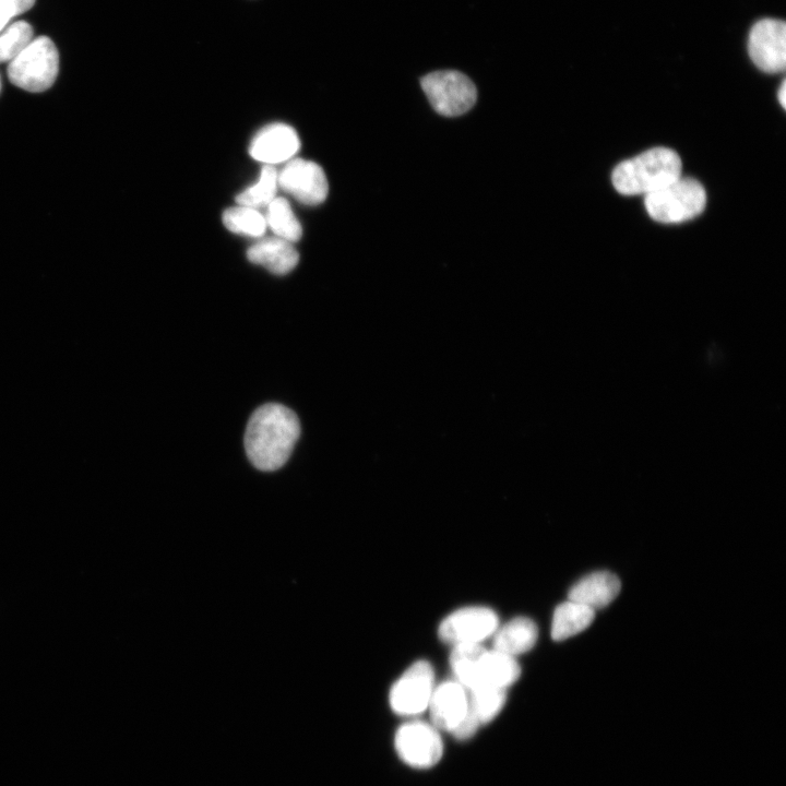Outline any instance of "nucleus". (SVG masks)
Segmentation results:
<instances>
[{
    "instance_id": "nucleus-10",
    "label": "nucleus",
    "mask_w": 786,
    "mask_h": 786,
    "mask_svg": "<svg viewBox=\"0 0 786 786\" xmlns=\"http://www.w3.org/2000/svg\"><path fill=\"white\" fill-rule=\"evenodd\" d=\"M277 186L305 205L322 203L329 192L323 169L314 162L302 158L289 160L277 171Z\"/></svg>"
},
{
    "instance_id": "nucleus-18",
    "label": "nucleus",
    "mask_w": 786,
    "mask_h": 786,
    "mask_svg": "<svg viewBox=\"0 0 786 786\" xmlns=\"http://www.w3.org/2000/svg\"><path fill=\"white\" fill-rule=\"evenodd\" d=\"M595 611L580 603L568 599L553 611L551 636L555 641L567 640L591 626Z\"/></svg>"
},
{
    "instance_id": "nucleus-14",
    "label": "nucleus",
    "mask_w": 786,
    "mask_h": 786,
    "mask_svg": "<svg viewBox=\"0 0 786 786\" xmlns=\"http://www.w3.org/2000/svg\"><path fill=\"white\" fill-rule=\"evenodd\" d=\"M428 708L438 730L453 733L462 723L467 710V691L454 681H445L433 689Z\"/></svg>"
},
{
    "instance_id": "nucleus-13",
    "label": "nucleus",
    "mask_w": 786,
    "mask_h": 786,
    "mask_svg": "<svg viewBox=\"0 0 786 786\" xmlns=\"http://www.w3.org/2000/svg\"><path fill=\"white\" fill-rule=\"evenodd\" d=\"M505 689L477 688L468 690L467 710L462 723L452 733L458 740L469 739L478 728L491 722L505 703Z\"/></svg>"
},
{
    "instance_id": "nucleus-17",
    "label": "nucleus",
    "mask_w": 786,
    "mask_h": 786,
    "mask_svg": "<svg viewBox=\"0 0 786 786\" xmlns=\"http://www.w3.org/2000/svg\"><path fill=\"white\" fill-rule=\"evenodd\" d=\"M537 638L535 622L526 617H516L496 630L493 650L514 657L532 650Z\"/></svg>"
},
{
    "instance_id": "nucleus-8",
    "label": "nucleus",
    "mask_w": 786,
    "mask_h": 786,
    "mask_svg": "<svg viewBox=\"0 0 786 786\" xmlns=\"http://www.w3.org/2000/svg\"><path fill=\"white\" fill-rule=\"evenodd\" d=\"M431 665L418 660L409 666L393 684L389 701L394 713L402 716H414L428 708L434 686Z\"/></svg>"
},
{
    "instance_id": "nucleus-16",
    "label": "nucleus",
    "mask_w": 786,
    "mask_h": 786,
    "mask_svg": "<svg viewBox=\"0 0 786 786\" xmlns=\"http://www.w3.org/2000/svg\"><path fill=\"white\" fill-rule=\"evenodd\" d=\"M251 263L264 266L276 275L289 273L299 261V253L291 242L279 238H263L247 250Z\"/></svg>"
},
{
    "instance_id": "nucleus-15",
    "label": "nucleus",
    "mask_w": 786,
    "mask_h": 786,
    "mask_svg": "<svg viewBox=\"0 0 786 786\" xmlns=\"http://www.w3.org/2000/svg\"><path fill=\"white\" fill-rule=\"evenodd\" d=\"M621 583L609 571L592 572L580 579L569 590L568 599L580 603L594 611L609 605L619 594Z\"/></svg>"
},
{
    "instance_id": "nucleus-11",
    "label": "nucleus",
    "mask_w": 786,
    "mask_h": 786,
    "mask_svg": "<svg viewBox=\"0 0 786 786\" xmlns=\"http://www.w3.org/2000/svg\"><path fill=\"white\" fill-rule=\"evenodd\" d=\"M748 50L753 63L767 73L782 72L786 64V25L783 21L763 19L749 35Z\"/></svg>"
},
{
    "instance_id": "nucleus-24",
    "label": "nucleus",
    "mask_w": 786,
    "mask_h": 786,
    "mask_svg": "<svg viewBox=\"0 0 786 786\" xmlns=\"http://www.w3.org/2000/svg\"><path fill=\"white\" fill-rule=\"evenodd\" d=\"M777 99L783 108L786 106V83L782 82L781 87L777 92Z\"/></svg>"
},
{
    "instance_id": "nucleus-20",
    "label": "nucleus",
    "mask_w": 786,
    "mask_h": 786,
    "mask_svg": "<svg viewBox=\"0 0 786 786\" xmlns=\"http://www.w3.org/2000/svg\"><path fill=\"white\" fill-rule=\"evenodd\" d=\"M222 219L224 226L235 234L259 237L266 229L265 217L257 209L249 206L229 207L224 211Z\"/></svg>"
},
{
    "instance_id": "nucleus-9",
    "label": "nucleus",
    "mask_w": 786,
    "mask_h": 786,
    "mask_svg": "<svg viewBox=\"0 0 786 786\" xmlns=\"http://www.w3.org/2000/svg\"><path fill=\"white\" fill-rule=\"evenodd\" d=\"M497 614L483 606L457 609L442 620L439 636L442 641L458 644H480L498 629Z\"/></svg>"
},
{
    "instance_id": "nucleus-5",
    "label": "nucleus",
    "mask_w": 786,
    "mask_h": 786,
    "mask_svg": "<svg viewBox=\"0 0 786 786\" xmlns=\"http://www.w3.org/2000/svg\"><path fill=\"white\" fill-rule=\"evenodd\" d=\"M706 204L702 184L691 178L674 180L645 196L647 214L662 224H679L700 215Z\"/></svg>"
},
{
    "instance_id": "nucleus-12",
    "label": "nucleus",
    "mask_w": 786,
    "mask_h": 786,
    "mask_svg": "<svg viewBox=\"0 0 786 786\" xmlns=\"http://www.w3.org/2000/svg\"><path fill=\"white\" fill-rule=\"evenodd\" d=\"M299 147L300 140L294 128L285 123H272L253 136L249 154L265 165H274L293 157Z\"/></svg>"
},
{
    "instance_id": "nucleus-2",
    "label": "nucleus",
    "mask_w": 786,
    "mask_h": 786,
    "mask_svg": "<svg viewBox=\"0 0 786 786\" xmlns=\"http://www.w3.org/2000/svg\"><path fill=\"white\" fill-rule=\"evenodd\" d=\"M450 665L456 678L466 690L477 688L505 689L521 675V668L513 656L497 650H486L480 644L454 645Z\"/></svg>"
},
{
    "instance_id": "nucleus-4",
    "label": "nucleus",
    "mask_w": 786,
    "mask_h": 786,
    "mask_svg": "<svg viewBox=\"0 0 786 786\" xmlns=\"http://www.w3.org/2000/svg\"><path fill=\"white\" fill-rule=\"evenodd\" d=\"M59 71V53L53 41L39 36L26 46L8 66V76L12 84L31 93L48 90L56 81Z\"/></svg>"
},
{
    "instance_id": "nucleus-25",
    "label": "nucleus",
    "mask_w": 786,
    "mask_h": 786,
    "mask_svg": "<svg viewBox=\"0 0 786 786\" xmlns=\"http://www.w3.org/2000/svg\"><path fill=\"white\" fill-rule=\"evenodd\" d=\"M9 21H10V20H8V19H5V17H2V16H0V32H2V31H3V28H4V27H5V25H7L8 23H9Z\"/></svg>"
},
{
    "instance_id": "nucleus-22",
    "label": "nucleus",
    "mask_w": 786,
    "mask_h": 786,
    "mask_svg": "<svg viewBox=\"0 0 786 786\" xmlns=\"http://www.w3.org/2000/svg\"><path fill=\"white\" fill-rule=\"evenodd\" d=\"M33 37V27L27 22L17 21L9 25L0 35V63L13 60L26 48Z\"/></svg>"
},
{
    "instance_id": "nucleus-1",
    "label": "nucleus",
    "mask_w": 786,
    "mask_h": 786,
    "mask_svg": "<svg viewBox=\"0 0 786 786\" xmlns=\"http://www.w3.org/2000/svg\"><path fill=\"white\" fill-rule=\"evenodd\" d=\"M299 434V419L291 409L276 403L264 404L253 412L247 425L248 458L260 471H276L289 458Z\"/></svg>"
},
{
    "instance_id": "nucleus-3",
    "label": "nucleus",
    "mask_w": 786,
    "mask_h": 786,
    "mask_svg": "<svg viewBox=\"0 0 786 786\" xmlns=\"http://www.w3.org/2000/svg\"><path fill=\"white\" fill-rule=\"evenodd\" d=\"M679 155L667 147H653L621 162L612 171L615 189L624 195L644 196L681 177Z\"/></svg>"
},
{
    "instance_id": "nucleus-23",
    "label": "nucleus",
    "mask_w": 786,
    "mask_h": 786,
    "mask_svg": "<svg viewBox=\"0 0 786 786\" xmlns=\"http://www.w3.org/2000/svg\"><path fill=\"white\" fill-rule=\"evenodd\" d=\"M35 0H0V16L11 20L29 10Z\"/></svg>"
},
{
    "instance_id": "nucleus-19",
    "label": "nucleus",
    "mask_w": 786,
    "mask_h": 786,
    "mask_svg": "<svg viewBox=\"0 0 786 786\" xmlns=\"http://www.w3.org/2000/svg\"><path fill=\"white\" fill-rule=\"evenodd\" d=\"M266 226L271 228L276 237L289 242H296L301 238L302 228L295 216L288 201L275 196L267 205L265 215Z\"/></svg>"
},
{
    "instance_id": "nucleus-26",
    "label": "nucleus",
    "mask_w": 786,
    "mask_h": 786,
    "mask_svg": "<svg viewBox=\"0 0 786 786\" xmlns=\"http://www.w3.org/2000/svg\"><path fill=\"white\" fill-rule=\"evenodd\" d=\"M0 91H1V78H0Z\"/></svg>"
},
{
    "instance_id": "nucleus-7",
    "label": "nucleus",
    "mask_w": 786,
    "mask_h": 786,
    "mask_svg": "<svg viewBox=\"0 0 786 786\" xmlns=\"http://www.w3.org/2000/svg\"><path fill=\"white\" fill-rule=\"evenodd\" d=\"M394 746L401 760L416 769L434 766L443 754L439 730L431 724L418 720L406 723L397 729Z\"/></svg>"
},
{
    "instance_id": "nucleus-6",
    "label": "nucleus",
    "mask_w": 786,
    "mask_h": 786,
    "mask_svg": "<svg viewBox=\"0 0 786 786\" xmlns=\"http://www.w3.org/2000/svg\"><path fill=\"white\" fill-rule=\"evenodd\" d=\"M420 84L432 108L445 117L465 114L477 99L475 84L456 70L430 72L421 78Z\"/></svg>"
},
{
    "instance_id": "nucleus-21",
    "label": "nucleus",
    "mask_w": 786,
    "mask_h": 786,
    "mask_svg": "<svg viewBox=\"0 0 786 786\" xmlns=\"http://www.w3.org/2000/svg\"><path fill=\"white\" fill-rule=\"evenodd\" d=\"M277 187L276 168L273 165H264L259 181L239 193L236 201L239 205L253 209L267 206L275 198Z\"/></svg>"
}]
</instances>
